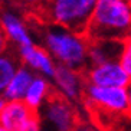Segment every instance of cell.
<instances>
[{"mask_svg": "<svg viewBox=\"0 0 131 131\" xmlns=\"http://www.w3.org/2000/svg\"><path fill=\"white\" fill-rule=\"evenodd\" d=\"M35 77V73L32 72L27 66L20 65L12 79L9 81L6 89L3 91L2 95L4 96L6 101H15V100H23L25 92H26L27 86L30 84L32 78Z\"/></svg>", "mask_w": 131, "mask_h": 131, "instance_id": "4fadbf2b", "label": "cell"}, {"mask_svg": "<svg viewBox=\"0 0 131 131\" xmlns=\"http://www.w3.org/2000/svg\"><path fill=\"white\" fill-rule=\"evenodd\" d=\"M52 94H53V86L49 78L35 73V77L32 78L30 84L25 92L23 101L32 110L39 111L42 105L50 98Z\"/></svg>", "mask_w": 131, "mask_h": 131, "instance_id": "7c38bea8", "label": "cell"}, {"mask_svg": "<svg viewBox=\"0 0 131 131\" xmlns=\"http://www.w3.org/2000/svg\"><path fill=\"white\" fill-rule=\"evenodd\" d=\"M0 27L6 36L9 46L15 50L36 43L38 40V33L35 29H32L29 22L13 9H3L0 12Z\"/></svg>", "mask_w": 131, "mask_h": 131, "instance_id": "52a82bcc", "label": "cell"}, {"mask_svg": "<svg viewBox=\"0 0 131 131\" xmlns=\"http://www.w3.org/2000/svg\"><path fill=\"white\" fill-rule=\"evenodd\" d=\"M7 49H9V43L6 40V36H4L2 27H0V53H3L4 50H7Z\"/></svg>", "mask_w": 131, "mask_h": 131, "instance_id": "e0dca14e", "label": "cell"}, {"mask_svg": "<svg viewBox=\"0 0 131 131\" xmlns=\"http://www.w3.org/2000/svg\"><path fill=\"white\" fill-rule=\"evenodd\" d=\"M85 33L89 39H125L131 33V3L128 0H96Z\"/></svg>", "mask_w": 131, "mask_h": 131, "instance_id": "7a4b0ae2", "label": "cell"}, {"mask_svg": "<svg viewBox=\"0 0 131 131\" xmlns=\"http://www.w3.org/2000/svg\"><path fill=\"white\" fill-rule=\"evenodd\" d=\"M17 3L23 9H27L30 12H36V15H38L43 6L48 3V0H17Z\"/></svg>", "mask_w": 131, "mask_h": 131, "instance_id": "2e32d148", "label": "cell"}, {"mask_svg": "<svg viewBox=\"0 0 131 131\" xmlns=\"http://www.w3.org/2000/svg\"><path fill=\"white\" fill-rule=\"evenodd\" d=\"M42 123L39 112L23 100L6 101L0 111V131H39Z\"/></svg>", "mask_w": 131, "mask_h": 131, "instance_id": "8992f818", "label": "cell"}, {"mask_svg": "<svg viewBox=\"0 0 131 131\" xmlns=\"http://www.w3.org/2000/svg\"><path fill=\"white\" fill-rule=\"evenodd\" d=\"M16 53L19 56L20 63L27 66L33 73L43 75L49 79L52 78L55 68H56V62L40 43L38 45V42H36L27 45V46L19 48V49H16Z\"/></svg>", "mask_w": 131, "mask_h": 131, "instance_id": "30bf717a", "label": "cell"}, {"mask_svg": "<svg viewBox=\"0 0 131 131\" xmlns=\"http://www.w3.org/2000/svg\"><path fill=\"white\" fill-rule=\"evenodd\" d=\"M77 105L78 104L53 92L38 111L42 128L56 131L77 130L79 127L78 124L81 123Z\"/></svg>", "mask_w": 131, "mask_h": 131, "instance_id": "5b68a950", "label": "cell"}, {"mask_svg": "<svg viewBox=\"0 0 131 131\" xmlns=\"http://www.w3.org/2000/svg\"><path fill=\"white\" fill-rule=\"evenodd\" d=\"M82 105L88 111L111 117L128 115L127 86H101L85 84Z\"/></svg>", "mask_w": 131, "mask_h": 131, "instance_id": "277c9868", "label": "cell"}, {"mask_svg": "<svg viewBox=\"0 0 131 131\" xmlns=\"http://www.w3.org/2000/svg\"><path fill=\"white\" fill-rule=\"evenodd\" d=\"M96 0H48L38 13L40 22L86 32Z\"/></svg>", "mask_w": 131, "mask_h": 131, "instance_id": "3957f363", "label": "cell"}, {"mask_svg": "<svg viewBox=\"0 0 131 131\" xmlns=\"http://www.w3.org/2000/svg\"><path fill=\"white\" fill-rule=\"evenodd\" d=\"M118 61L128 73V77L131 78V33L125 39H123V48H121Z\"/></svg>", "mask_w": 131, "mask_h": 131, "instance_id": "9a60e30c", "label": "cell"}, {"mask_svg": "<svg viewBox=\"0 0 131 131\" xmlns=\"http://www.w3.org/2000/svg\"><path fill=\"white\" fill-rule=\"evenodd\" d=\"M50 82H52L55 94L72 101L75 104H79L82 101L85 84H86L84 71L56 63V68H55V72L50 78Z\"/></svg>", "mask_w": 131, "mask_h": 131, "instance_id": "ba28073f", "label": "cell"}, {"mask_svg": "<svg viewBox=\"0 0 131 131\" xmlns=\"http://www.w3.org/2000/svg\"><path fill=\"white\" fill-rule=\"evenodd\" d=\"M22 65L19 61V56L16 53V50L9 46L7 50H4L3 53H0V95L6 89L9 81L12 79L17 68Z\"/></svg>", "mask_w": 131, "mask_h": 131, "instance_id": "5bb4252c", "label": "cell"}, {"mask_svg": "<svg viewBox=\"0 0 131 131\" xmlns=\"http://www.w3.org/2000/svg\"><path fill=\"white\" fill-rule=\"evenodd\" d=\"M127 95H128V115L131 117V81L127 85Z\"/></svg>", "mask_w": 131, "mask_h": 131, "instance_id": "ac0fdd59", "label": "cell"}, {"mask_svg": "<svg viewBox=\"0 0 131 131\" xmlns=\"http://www.w3.org/2000/svg\"><path fill=\"white\" fill-rule=\"evenodd\" d=\"M84 77L86 84L101 86H127L131 81L118 59H111L98 65H88L84 69Z\"/></svg>", "mask_w": 131, "mask_h": 131, "instance_id": "9c48e42d", "label": "cell"}, {"mask_svg": "<svg viewBox=\"0 0 131 131\" xmlns=\"http://www.w3.org/2000/svg\"><path fill=\"white\" fill-rule=\"evenodd\" d=\"M4 102H6V100H4V96H3V95H0V111H2V108H3Z\"/></svg>", "mask_w": 131, "mask_h": 131, "instance_id": "d6986e66", "label": "cell"}, {"mask_svg": "<svg viewBox=\"0 0 131 131\" xmlns=\"http://www.w3.org/2000/svg\"><path fill=\"white\" fill-rule=\"evenodd\" d=\"M128 2H130V3H131V0H128Z\"/></svg>", "mask_w": 131, "mask_h": 131, "instance_id": "ffe728a7", "label": "cell"}, {"mask_svg": "<svg viewBox=\"0 0 131 131\" xmlns=\"http://www.w3.org/2000/svg\"><path fill=\"white\" fill-rule=\"evenodd\" d=\"M121 48L123 40L118 39H89L88 65H98L111 59H118Z\"/></svg>", "mask_w": 131, "mask_h": 131, "instance_id": "8fae6325", "label": "cell"}, {"mask_svg": "<svg viewBox=\"0 0 131 131\" xmlns=\"http://www.w3.org/2000/svg\"><path fill=\"white\" fill-rule=\"evenodd\" d=\"M38 40L58 65L79 71H84L88 66L89 38L85 32L42 22L40 29H38Z\"/></svg>", "mask_w": 131, "mask_h": 131, "instance_id": "6da1fadb", "label": "cell"}]
</instances>
